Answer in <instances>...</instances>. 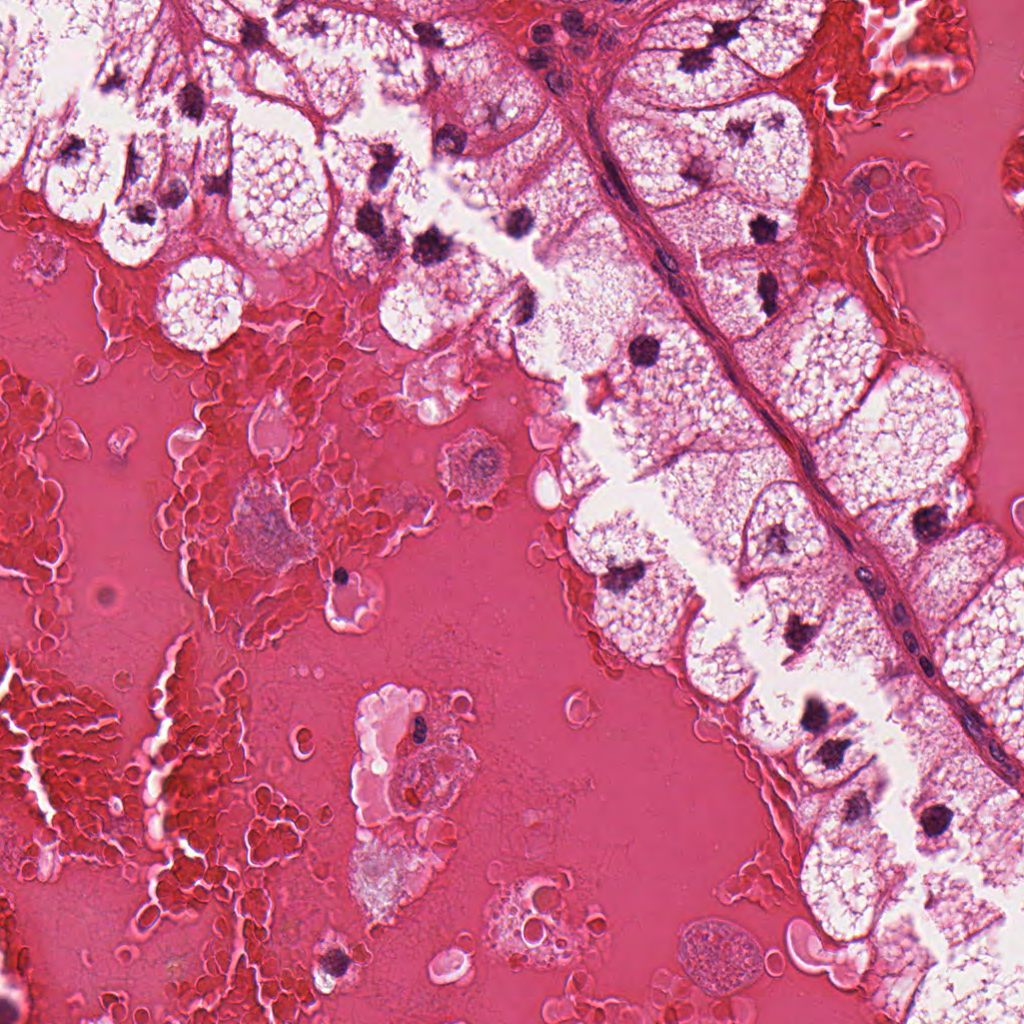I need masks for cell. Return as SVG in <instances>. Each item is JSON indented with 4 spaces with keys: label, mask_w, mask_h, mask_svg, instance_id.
<instances>
[{
    "label": "cell",
    "mask_w": 1024,
    "mask_h": 1024,
    "mask_svg": "<svg viewBox=\"0 0 1024 1024\" xmlns=\"http://www.w3.org/2000/svg\"><path fill=\"white\" fill-rule=\"evenodd\" d=\"M966 443L957 390L943 376L907 365L878 382L836 428L823 433L812 454L829 492L857 515L939 482Z\"/></svg>",
    "instance_id": "obj_1"
},
{
    "label": "cell",
    "mask_w": 1024,
    "mask_h": 1024,
    "mask_svg": "<svg viewBox=\"0 0 1024 1024\" xmlns=\"http://www.w3.org/2000/svg\"><path fill=\"white\" fill-rule=\"evenodd\" d=\"M751 383L803 433L834 427L872 378L881 340L863 304L842 287L803 294L735 344Z\"/></svg>",
    "instance_id": "obj_2"
},
{
    "label": "cell",
    "mask_w": 1024,
    "mask_h": 1024,
    "mask_svg": "<svg viewBox=\"0 0 1024 1024\" xmlns=\"http://www.w3.org/2000/svg\"><path fill=\"white\" fill-rule=\"evenodd\" d=\"M672 313L642 314L617 342L620 433L642 468L721 433L738 397L701 337Z\"/></svg>",
    "instance_id": "obj_3"
},
{
    "label": "cell",
    "mask_w": 1024,
    "mask_h": 1024,
    "mask_svg": "<svg viewBox=\"0 0 1024 1024\" xmlns=\"http://www.w3.org/2000/svg\"><path fill=\"white\" fill-rule=\"evenodd\" d=\"M571 239L573 275H565L561 299L530 312L517 332L529 361L542 346L568 369L604 362L612 346L642 314L670 307L659 280L630 247L618 222L597 213Z\"/></svg>",
    "instance_id": "obj_4"
},
{
    "label": "cell",
    "mask_w": 1024,
    "mask_h": 1024,
    "mask_svg": "<svg viewBox=\"0 0 1024 1024\" xmlns=\"http://www.w3.org/2000/svg\"><path fill=\"white\" fill-rule=\"evenodd\" d=\"M577 558L599 578L597 613L606 633L632 658H660L690 590L663 539L634 514H615L579 536Z\"/></svg>",
    "instance_id": "obj_5"
},
{
    "label": "cell",
    "mask_w": 1024,
    "mask_h": 1024,
    "mask_svg": "<svg viewBox=\"0 0 1024 1024\" xmlns=\"http://www.w3.org/2000/svg\"><path fill=\"white\" fill-rule=\"evenodd\" d=\"M870 812L863 787L844 788L827 808L804 861L808 905L837 939L866 932L892 877L894 849Z\"/></svg>",
    "instance_id": "obj_6"
},
{
    "label": "cell",
    "mask_w": 1024,
    "mask_h": 1024,
    "mask_svg": "<svg viewBox=\"0 0 1024 1024\" xmlns=\"http://www.w3.org/2000/svg\"><path fill=\"white\" fill-rule=\"evenodd\" d=\"M741 12L738 2L671 11L647 32L627 75L651 97L676 105L735 97L755 79L743 61Z\"/></svg>",
    "instance_id": "obj_7"
},
{
    "label": "cell",
    "mask_w": 1024,
    "mask_h": 1024,
    "mask_svg": "<svg viewBox=\"0 0 1024 1024\" xmlns=\"http://www.w3.org/2000/svg\"><path fill=\"white\" fill-rule=\"evenodd\" d=\"M793 478L789 458L770 442L694 449L663 466L659 482L669 511L708 552L731 563L757 494Z\"/></svg>",
    "instance_id": "obj_8"
},
{
    "label": "cell",
    "mask_w": 1024,
    "mask_h": 1024,
    "mask_svg": "<svg viewBox=\"0 0 1024 1024\" xmlns=\"http://www.w3.org/2000/svg\"><path fill=\"white\" fill-rule=\"evenodd\" d=\"M723 171L755 200L790 202L803 192L810 170L804 119L791 102L760 96L697 120Z\"/></svg>",
    "instance_id": "obj_9"
},
{
    "label": "cell",
    "mask_w": 1024,
    "mask_h": 1024,
    "mask_svg": "<svg viewBox=\"0 0 1024 1024\" xmlns=\"http://www.w3.org/2000/svg\"><path fill=\"white\" fill-rule=\"evenodd\" d=\"M239 175V225L248 242L291 254L321 233L326 200L292 142L248 135Z\"/></svg>",
    "instance_id": "obj_10"
},
{
    "label": "cell",
    "mask_w": 1024,
    "mask_h": 1024,
    "mask_svg": "<svg viewBox=\"0 0 1024 1024\" xmlns=\"http://www.w3.org/2000/svg\"><path fill=\"white\" fill-rule=\"evenodd\" d=\"M1023 661V565L995 574L959 615L945 639L943 675L966 695L1001 685Z\"/></svg>",
    "instance_id": "obj_11"
},
{
    "label": "cell",
    "mask_w": 1024,
    "mask_h": 1024,
    "mask_svg": "<svg viewBox=\"0 0 1024 1024\" xmlns=\"http://www.w3.org/2000/svg\"><path fill=\"white\" fill-rule=\"evenodd\" d=\"M1005 551L1002 536L980 524L921 554L905 577L909 601L921 622L929 629L949 622L998 572Z\"/></svg>",
    "instance_id": "obj_12"
},
{
    "label": "cell",
    "mask_w": 1024,
    "mask_h": 1024,
    "mask_svg": "<svg viewBox=\"0 0 1024 1024\" xmlns=\"http://www.w3.org/2000/svg\"><path fill=\"white\" fill-rule=\"evenodd\" d=\"M243 306L238 272L222 259L192 257L160 283L156 311L166 336L195 351L214 348L239 326Z\"/></svg>",
    "instance_id": "obj_13"
},
{
    "label": "cell",
    "mask_w": 1024,
    "mask_h": 1024,
    "mask_svg": "<svg viewBox=\"0 0 1024 1024\" xmlns=\"http://www.w3.org/2000/svg\"><path fill=\"white\" fill-rule=\"evenodd\" d=\"M1022 970L1005 971L987 956H967L938 971L921 989L915 1022L1023 1023Z\"/></svg>",
    "instance_id": "obj_14"
},
{
    "label": "cell",
    "mask_w": 1024,
    "mask_h": 1024,
    "mask_svg": "<svg viewBox=\"0 0 1024 1024\" xmlns=\"http://www.w3.org/2000/svg\"><path fill=\"white\" fill-rule=\"evenodd\" d=\"M776 255L760 252L725 255L700 274V295L718 329L745 339L772 319L788 295V276Z\"/></svg>",
    "instance_id": "obj_15"
},
{
    "label": "cell",
    "mask_w": 1024,
    "mask_h": 1024,
    "mask_svg": "<svg viewBox=\"0 0 1024 1024\" xmlns=\"http://www.w3.org/2000/svg\"><path fill=\"white\" fill-rule=\"evenodd\" d=\"M969 491L958 478H943L924 490L882 502L861 513L860 523L898 575L941 541L960 520Z\"/></svg>",
    "instance_id": "obj_16"
},
{
    "label": "cell",
    "mask_w": 1024,
    "mask_h": 1024,
    "mask_svg": "<svg viewBox=\"0 0 1024 1024\" xmlns=\"http://www.w3.org/2000/svg\"><path fill=\"white\" fill-rule=\"evenodd\" d=\"M829 536L805 493L791 481L766 487L746 531V560L756 571H801L826 562Z\"/></svg>",
    "instance_id": "obj_17"
},
{
    "label": "cell",
    "mask_w": 1024,
    "mask_h": 1024,
    "mask_svg": "<svg viewBox=\"0 0 1024 1024\" xmlns=\"http://www.w3.org/2000/svg\"><path fill=\"white\" fill-rule=\"evenodd\" d=\"M610 141L637 193L652 205H673L695 194L708 180V160L692 143L640 119H623Z\"/></svg>",
    "instance_id": "obj_18"
},
{
    "label": "cell",
    "mask_w": 1024,
    "mask_h": 1024,
    "mask_svg": "<svg viewBox=\"0 0 1024 1024\" xmlns=\"http://www.w3.org/2000/svg\"><path fill=\"white\" fill-rule=\"evenodd\" d=\"M661 232L686 252H722L780 235V215L736 196L711 192L654 215Z\"/></svg>",
    "instance_id": "obj_19"
},
{
    "label": "cell",
    "mask_w": 1024,
    "mask_h": 1024,
    "mask_svg": "<svg viewBox=\"0 0 1024 1024\" xmlns=\"http://www.w3.org/2000/svg\"><path fill=\"white\" fill-rule=\"evenodd\" d=\"M677 958L702 991L717 997L748 987L764 969V952L753 935L717 917L698 919L684 928Z\"/></svg>",
    "instance_id": "obj_20"
},
{
    "label": "cell",
    "mask_w": 1024,
    "mask_h": 1024,
    "mask_svg": "<svg viewBox=\"0 0 1024 1024\" xmlns=\"http://www.w3.org/2000/svg\"><path fill=\"white\" fill-rule=\"evenodd\" d=\"M820 655L834 668L863 660H885L893 646L880 616L860 589L843 594L828 615L819 637Z\"/></svg>",
    "instance_id": "obj_21"
},
{
    "label": "cell",
    "mask_w": 1024,
    "mask_h": 1024,
    "mask_svg": "<svg viewBox=\"0 0 1024 1024\" xmlns=\"http://www.w3.org/2000/svg\"><path fill=\"white\" fill-rule=\"evenodd\" d=\"M444 486L460 492L465 504L491 501L508 470V454L497 440L481 431H469L444 450Z\"/></svg>",
    "instance_id": "obj_22"
},
{
    "label": "cell",
    "mask_w": 1024,
    "mask_h": 1024,
    "mask_svg": "<svg viewBox=\"0 0 1024 1024\" xmlns=\"http://www.w3.org/2000/svg\"><path fill=\"white\" fill-rule=\"evenodd\" d=\"M164 230L156 205L143 201L113 217L101 231L104 249L117 262L137 265L161 246Z\"/></svg>",
    "instance_id": "obj_23"
},
{
    "label": "cell",
    "mask_w": 1024,
    "mask_h": 1024,
    "mask_svg": "<svg viewBox=\"0 0 1024 1024\" xmlns=\"http://www.w3.org/2000/svg\"><path fill=\"white\" fill-rule=\"evenodd\" d=\"M698 627L690 637L688 663L692 678L701 689L719 698L742 690L750 671L732 642L713 640Z\"/></svg>",
    "instance_id": "obj_24"
},
{
    "label": "cell",
    "mask_w": 1024,
    "mask_h": 1024,
    "mask_svg": "<svg viewBox=\"0 0 1024 1024\" xmlns=\"http://www.w3.org/2000/svg\"><path fill=\"white\" fill-rule=\"evenodd\" d=\"M864 759L862 739L850 727L831 731L803 747L798 764L817 783H831L850 774Z\"/></svg>",
    "instance_id": "obj_25"
},
{
    "label": "cell",
    "mask_w": 1024,
    "mask_h": 1024,
    "mask_svg": "<svg viewBox=\"0 0 1024 1024\" xmlns=\"http://www.w3.org/2000/svg\"><path fill=\"white\" fill-rule=\"evenodd\" d=\"M1022 675L992 700L990 714L998 735L1013 752L1022 756L1023 732Z\"/></svg>",
    "instance_id": "obj_26"
},
{
    "label": "cell",
    "mask_w": 1024,
    "mask_h": 1024,
    "mask_svg": "<svg viewBox=\"0 0 1024 1024\" xmlns=\"http://www.w3.org/2000/svg\"><path fill=\"white\" fill-rule=\"evenodd\" d=\"M372 160L364 161V177L369 189L377 192L382 189L396 164V154L393 147L387 143H378L368 146Z\"/></svg>",
    "instance_id": "obj_27"
},
{
    "label": "cell",
    "mask_w": 1024,
    "mask_h": 1024,
    "mask_svg": "<svg viewBox=\"0 0 1024 1024\" xmlns=\"http://www.w3.org/2000/svg\"><path fill=\"white\" fill-rule=\"evenodd\" d=\"M451 242L438 230L430 229L413 244L412 258L422 266L438 264L449 256Z\"/></svg>",
    "instance_id": "obj_28"
},
{
    "label": "cell",
    "mask_w": 1024,
    "mask_h": 1024,
    "mask_svg": "<svg viewBox=\"0 0 1024 1024\" xmlns=\"http://www.w3.org/2000/svg\"><path fill=\"white\" fill-rule=\"evenodd\" d=\"M953 812L942 803L925 808L920 815V826L929 840L939 839L952 822Z\"/></svg>",
    "instance_id": "obj_29"
},
{
    "label": "cell",
    "mask_w": 1024,
    "mask_h": 1024,
    "mask_svg": "<svg viewBox=\"0 0 1024 1024\" xmlns=\"http://www.w3.org/2000/svg\"><path fill=\"white\" fill-rule=\"evenodd\" d=\"M178 104L184 115L200 119L204 108L201 89L193 83L187 84L179 93Z\"/></svg>",
    "instance_id": "obj_30"
},
{
    "label": "cell",
    "mask_w": 1024,
    "mask_h": 1024,
    "mask_svg": "<svg viewBox=\"0 0 1024 1024\" xmlns=\"http://www.w3.org/2000/svg\"><path fill=\"white\" fill-rule=\"evenodd\" d=\"M349 964V957L340 949H334L327 952L321 959L323 969L334 977L344 975Z\"/></svg>",
    "instance_id": "obj_31"
},
{
    "label": "cell",
    "mask_w": 1024,
    "mask_h": 1024,
    "mask_svg": "<svg viewBox=\"0 0 1024 1024\" xmlns=\"http://www.w3.org/2000/svg\"><path fill=\"white\" fill-rule=\"evenodd\" d=\"M533 216L527 208L514 211L507 221V231L514 237L523 236L533 224Z\"/></svg>",
    "instance_id": "obj_32"
},
{
    "label": "cell",
    "mask_w": 1024,
    "mask_h": 1024,
    "mask_svg": "<svg viewBox=\"0 0 1024 1024\" xmlns=\"http://www.w3.org/2000/svg\"><path fill=\"white\" fill-rule=\"evenodd\" d=\"M187 189L179 179L169 182L168 189L159 197V205L163 208H177L186 198Z\"/></svg>",
    "instance_id": "obj_33"
},
{
    "label": "cell",
    "mask_w": 1024,
    "mask_h": 1024,
    "mask_svg": "<svg viewBox=\"0 0 1024 1024\" xmlns=\"http://www.w3.org/2000/svg\"><path fill=\"white\" fill-rule=\"evenodd\" d=\"M465 136L459 128L448 125L441 129L438 135V143L448 151L460 152L464 147Z\"/></svg>",
    "instance_id": "obj_34"
},
{
    "label": "cell",
    "mask_w": 1024,
    "mask_h": 1024,
    "mask_svg": "<svg viewBox=\"0 0 1024 1024\" xmlns=\"http://www.w3.org/2000/svg\"><path fill=\"white\" fill-rule=\"evenodd\" d=\"M827 716L824 706L817 700H811L803 717V725L808 730H818L826 723Z\"/></svg>",
    "instance_id": "obj_35"
},
{
    "label": "cell",
    "mask_w": 1024,
    "mask_h": 1024,
    "mask_svg": "<svg viewBox=\"0 0 1024 1024\" xmlns=\"http://www.w3.org/2000/svg\"><path fill=\"white\" fill-rule=\"evenodd\" d=\"M84 147V142L79 139L72 138L71 141L65 146L60 152L59 160L64 164L72 163L78 158L79 152Z\"/></svg>",
    "instance_id": "obj_36"
},
{
    "label": "cell",
    "mask_w": 1024,
    "mask_h": 1024,
    "mask_svg": "<svg viewBox=\"0 0 1024 1024\" xmlns=\"http://www.w3.org/2000/svg\"><path fill=\"white\" fill-rule=\"evenodd\" d=\"M243 43L246 46L260 44L263 40L261 29L254 23L246 21L243 28Z\"/></svg>",
    "instance_id": "obj_37"
},
{
    "label": "cell",
    "mask_w": 1024,
    "mask_h": 1024,
    "mask_svg": "<svg viewBox=\"0 0 1024 1024\" xmlns=\"http://www.w3.org/2000/svg\"><path fill=\"white\" fill-rule=\"evenodd\" d=\"M565 29L571 34H577L582 28L583 18L577 11H568L562 17Z\"/></svg>",
    "instance_id": "obj_38"
},
{
    "label": "cell",
    "mask_w": 1024,
    "mask_h": 1024,
    "mask_svg": "<svg viewBox=\"0 0 1024 1024\" xmlns=\"http://www.w3.org/2000/svg\"><path fill=\"white\" fill-rule=\"evenodd\" d=\"M415 29L423 43L429 45H435L440 43L438 33L430 25L421 24L416 26Z\"/></svg>",
    "instance_id": "obj_39"
},
{
    "label": "cell",
    "mask_w": 1024,
    "mask_h": 1024,
    "mask_svg": "<svg viewBox=\"0 0 1024 1024\" xmlns=\"http://www.w3.org/2000/svg\"><path fill=\"white\" fill-rule=\"evenodd\" d=\"M226 186H227V182H226V177L225 176H222V177H219V178L208 177V178L205 179V189L209 193L224 192V190L226 189Z\"/></svg>",
    "instance_id": "obj_40"
},
{
    "label": "cell",
    "mask_w": 1024,
    "mask_h": 1024,
    "mask_svg": "<svg viewBox=\"0 0 1024 1024\" xmlns=\"http://www.w3.org/2000/svg\"><path fill=\"white\" fill-rule=\"evenodd\" d=\"M17 1011L9 1002L2 1001L0 1008L1 1024H7L16 1019Z\"/></svg>",
    "instance_id": "obj_41"
},
{
    "label": "cell",
    "mask_w": 1024,
    "mask_h": 1024,
    "mask_svg": "<svg viewBox=\"0 0 1024 1024\" xmlns=\"http://www.w3.org/2000/svg\"><path fill=\"white\" fill-rule=\"evenodd\" d=\"M551 37L552 30L547 25H539L533 31V39L539 44L549 41Z\"/></svg>",
    "instance_id": "obj_42"
},
{
    "label": "cell",
    "mask_w": 1024,
    "mask_h": 1024,
    "mask_svg": "<svg viewBox=\"0 0 1024 1024\" xmlns=\"http://www.w3.org/2000/svg\"><path fill=\"white\" fill-rule=\"evenodd\" d=\"M426 731L427 728L424 720L421 717L416 718L415 730L413 734L414 741L417 743H422L426 737Z\"/></svg>",
    "instance_id": "obj_43"
},
{
    "label": "cell",
    "mask_w": 1024,
    "mask_h": 1024,
    "mask_svg": "<svg viewBox=\"0 0 1024 1024\" xmlns=\"http://www.w3.org/2000/svg\"><path fill=\"white\" fill-rule=\"evenodd\" d=\"M548 83L550 84L552 89H554L556 92H560V90L563 87L562 86V80H561L560 76L557 75V74H554V73L549 75Z\"/></svg>",
    "instance_id": "obj_44"
},
{
    "label": "cell",
    "mask_w": 1024,
    "mask_h": 1024,
    "mask_svg": "<svg viewBox=\"0 0 1024 1024\" xmlns=\"http://www.w3.org/2000/svg\"><path fill=\"white\" fill-rule=\"evenodd\" d=\"M348 580V573L344 568H338L334 572V581L337 584L344 585Z\"/></svg>",
    "instance_id": "obj_45"
}]
</instances>
